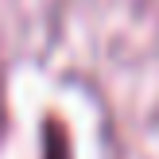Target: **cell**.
<instances>
[{"label": "cell", "mask_w": 159, "mask_h": 159, "mask_svg": "<svg viewBox=\"0 0 159 159\" xmlns=\"http://www.w3.org/2000/svg\"><path fill=\"white\" fill-rule=\"evenodd\" d=\"M43 140H47V148H43V159H66V136H62V128L58 124H43Z\"/></svg>", "instance_id": "1"}]
</instances>
